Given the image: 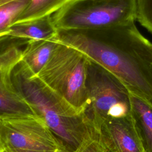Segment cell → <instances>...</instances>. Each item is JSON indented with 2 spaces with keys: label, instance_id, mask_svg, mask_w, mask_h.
<instances>
[{
  "label": "cell",
  "instance_id": "obj_1",
  "mask_svg": "<svg viewBox=\"0 0 152 152\" xmlns=\"http://www.w3.org/2000/svg\"><path fill=\"white\" fill-rule=\"evenodd\" d=\"M135 20L85 31H58L55 39L80 51L152 106V43Z\"/></svg>",
  "mask_w": 152,
  "mask_h": 152
},
{
  "label": "cell",
  "instance_id": "obj_2",
  "mask_svg": "<svg viewBox=\"0 0 152 152\" xmlns=\"http://www.w3.org/2000/svg\"><path fill=\"white\" fill-rule=\"evenodd\" d=\"M12 81L20 95L44 121L61 150L79 152L99 136L83 113H79L36 76L32 77L20 62L13 71Z\"/></svg>",
  "mask_w": 152,
  "mask_h": 152
},
{
  "label": "cell",
  "instance_id": "obj_3",
  "mask_svg": "<svg viewBox=\"0 0 152 152\" xmlns=\"http://www.w3.org/2000/svg\"><path fill=\"white\" fill-rule=\"evenodd\" d=\"M90 61L80 51L58 43L36 77L79 113L87 100V77Z\"/></svg>",
  "mask_w": 152,
  "mask_h": 152
},
{
  "label": "cell",
  "instance_id": "obj_4",
  "mask_svg": "<svg viewBox=\"0 0 152 152\" xmlns=\"http://www.w3.org/2000/svg\"><path fill=\"white\" fill-rule=\"evenodd\" d=\"M136 0H74L52 18L58 31H85L136 20Z\"/></svg>",
  "mask_w": 152,
  "mask_h": 152
},
{
  "label": "cell",
  "instance_id": "obj_5",
  "mask_svg": "<svg viewBox=\"0 0 152 152\" xmlns=\"http://www.w3.org/2000/svg\"><path fill=\"white\" fill-rule=\"evenodd\" d=\"M86 86L87 100L83 114L98 133L105 121L131 114L128 89L112 74L91 61Z\"/></svg>",
  "mask_w": 152,
  "mask_h": 152
},
{
  "label": "cell",
  "instance_id": "obj_6",
  "mask_svg": "<svg viewBox=\"0 0 152 152\" xmlns=\"http://www.w3.org/2000/svg\"><path fill=\"white\" fill-rule=\"evenodd\" d=\"M27 41L9 36L0 38V119L37 116L12 81L13 71L21 59V46Z\"/></svg>",
  "mask_w": 152,
  "mask_h": 152
},
{
  "label": "cell",
  "instance_id": "obj_7",
  "mask_svg": "<svg viewBox=\"0 0 152 152\" xmlns=\"http://www.w3.org/2000/svg\"><path fill=\"white\" fill-rule=\"evenodd\" d=\"M0 141L4 148L56 152L61 148L39 116L0 119Z\"/></svg>",
  "mask_w": 152,
  "mask_h": 152
},
{
  "label": "cell",
  "instance_id": "obj_8",
  "mask_svg": "<svg viewBox=\"0 0 152 152\" xmlns=\"http://www.w3.org/2000/svg\"><path fill=\"white\" fill-rule=\"evenodd\" d=\"M99 134L102 143L112 152H143L131 113L105 121Z\"/></svg>",
  "mask_w": 152,
  "mask_h": 152
},
{
  "label": "cell",
  "instance_id": "obj_9",
  "mask_svg": "<svg viewBox=\"0 0 152 152\" xmlns=\"http://www.w3.org/2000/svg\"><path fill=\"white\" fill-rule=\"evenodd\" d=\"M55 38L45 40H28L26 44L20 63L32 77L36 76L49 61L58 44Z\"/></svg>",
  "mask_w": 152,
  "mask_h": 152
},
{
  "label": "cell",
  "instance_id": "obj_10",
  "mask_svg": "<svg viewBox=\"0 0 152 152\" xmlns=\"http://www.w3.org/2000/svg\"><path fill=\"white\" fill-rule=\"evenodd\" d=\"M131 116L143 152H152V106L131 94Z\"/></svg>",
  "mask_w": 152,
  "mask_h": 152
},
{
  "label": "cell",
  "instance_id": "obj_11",
  "mask_svg": "<svg viewBox=\"0 0 152 152\" xmlns=\"http://www.w3.org/2000/svg\"><path fill=\"white\" fill-rule=\"evenodd\" d=\"M58 33L52 16L35 21L12 25L7 36L27 40H42L54 39Z\"/></svg>",
  "mask_w": 152,
  "mask_h": 152
},
{
  "label": "cell",
  "instance_id": "obj_12",
  "mask_svg": "<svg viewBox=\"0 0 152 152\" xmlns=\"http://www.w3.org/2000/svg\"><path fill=\"white\" fill-rule=\"evenodd\" d=\"M16 0H0V6ZM30 5L15 23L35 21L52 16L59 10L74 0H28Z\"/></svg>",
  "mask_w": 152,
  "mask_h": 152
},
{
  "label": "cell",
  "instance_id": "obj_13",
  "mask_svg": "<svg viewBox=\"0 0 152 152\" xmlns=\"http://www.w3.org/2000/svg\"><path fill=\"white\" fill-rule=\"evenodd\" d=\"M29 5L28 0H16L0 6V38L7 36L10 27L17 22Z\"/></svg>",
  "mask_w": 152,
  "mask_h": 152
},
{
  "label": "cell",
  "instance_id": "obj_14",
  "mask_svg": "<svg viewBox=\"0 0 152 152\" xmlns=\"http://www.w3.org/2000/svg\"><path fill=\"white\" fill-rule=\"evenodd\" d=\"M136 20L152 33V0H136Z\"/></svg>",
  "mask_w": 152,
  "mask_h": 152
},
{
  "label": "cell",
  "instance_id": "obj_15",
  "mask_svg": "<svg viewBox=\"0 0 152 152\" xmlns=\"http://www.w3.org/2000/svg\"><path fill=\"white\" fill-rule=\"evenodd\" d=\"M79 152H106V148L98 136L85 145Z\"/></svg>",
  "mask_w": 152,
  "mask_h": 152
},
{
  "label": "cell",
  "instance_id": "obj_16",
  "mask_svg": "<svg viewBox=\"0 0 152 152\" xmlns=\"http://www.w3.org/2000/svg\"><path fill=\"white\" fill-rule=\"evenodd\" d=\"M3 152H46V151H28V150H11L5 148Z\"/></svg>",
  "mask_w": 152,
  "mask_h": 152
},
{
  "label": "cell",
  "instance_id": "obj_17",
  "mask_svg": "<svg viewBox=\"0 0 152 152\" xmlns=\"http://www.w3.org/2000/svg\"><path fill=\"white\" fill-rule=\"evenodd\" d=\"M4 150V147H3V146H2V144H1V141H0V152H3Z\"/></svg>",
  "mask_w": 152,
  "mask_h": 152
},
{
  "label": "cell",
  "instance_id": "obj_18",
  "mask_svg": "<svg viewBox=\"0 0 152 152\" xmlns=\"http://www.w3.org/2000/svg\"><path fill=\"white\" fill-rule=\"evenodd\" d=\"M106 152H112V151H110V150H108V149H107L106 148Z\"/></svg>",
  "mask_w": 152,
  "mask_h": 152
},
{
  "label": "cell",
  "instance_id": "obj_19",
  "mask_svg": "<svg viewBox=\"0 0 152 152\" xmlns=\"http://www.w3.org/2000/svg\"><path fill=\"white\" fill-rule=\"evenodd\" d=\"M56 152H65V151H62V150H59L56 151Z\"/></svg>",
  "mask_w": 152,
  "mask_h": 152
},
{
  "label": "cell",
  "instance_id": "obj_20",
  "mask_svg": "<svg viewBox=\"0 0 152 152\" xmlns=\"http://www.w3.org/2000/svg\"><path fill=\"white\" fill-rule=\"evenodd\" d=\"M77 1H84V0H77Z\"/></svg>",
  "mask_w": 152,
  "mask_h": 152
}]
</instances>
